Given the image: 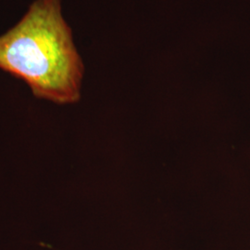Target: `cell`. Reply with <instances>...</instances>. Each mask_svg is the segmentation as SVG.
Returning a JSON list of instances; mask_svg holds the SVG:
<instances>
[{
    "instance_id": "obj_1",
    "label": "cell",
    "mask_w": 250,
    "mask_h": 250,
    "mask_svg": "<svg viewBox=\"0 0 250 250\" xmlns=\"http://www.w3.org/2000/svg\"><path fill=\"white\" fill-rule=\"evenodd\" d=\"M0 70L24 81L38 99L72 104L81 98L83 64L61 0H36L0 36Z\"/></svg>"
}]
</instances>
